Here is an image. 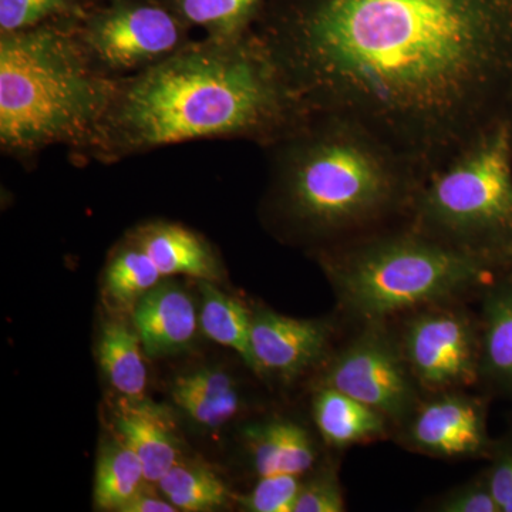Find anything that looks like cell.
<instances>
[{
	"label": "cell",
	"instance_id": "1",
	"mask_svg": "<svg viewBox=\"0 0 512 512\" xmlns=\"http://www.w3.org/2000/svg\"><path fill=\"white\" fill-rule=\"evenodd\" d=\"M255 32L306 113L366 128L423 181L512 117V0H269Z\"/></svg>",
	"mask_w": 512,
	"mask_h": 512
},
{
	"label": "cell",
	"instance_id": "28",
	"mask_svg": "<svg viewBox=\"0 0 512 512\" xmlns=\"http://www.w3.org/2000/svg\"><path fill=\"white\" fill-rule=\"evenodd\" d=\"M436 510L441 512H501L500 505L491 493L487 477L451 491L437 504Z\"/></svg>",
	"mask_w": 512,
	"mask_h": 512
},
{
	"label": "cell",
	"instance_id": "11",
	"mask_svg": "<svg viewBox=\"0 0 512 512\" xmlns=\"http://www.w3.org/2000/svg\"><path fill=\"white\" fill-rule=\"evenodd\" d=\"M251 339L256 372L293 380L325 357L332 328L322 320L258 311L252 313Z\"/></svg>",
	"mask_w": 512,
	"mask_h": 512
},
{
	"label": "cell",
	"instance_id": "21",
	"mask_svg": "<svg viewBox=\"0 0 512 512\" xmlns=\"http://www.w3.org/2000/svg\"><path fill=\"white\" fill-rule=\"evenodd\" d=\"M201 291L200 326L208 339L235 350L256 372L252 353V313L244 303L221 292L214 282L198 281Z\"/></svg>",
	"mask_w": 512,
	"mask_h": 512
},
{
	"label": "cell",
	"instance_id": "16",
	"mask_svg": "<svg viewBox=\"0 0 512 512\" xmlns=\"http://www.w3.org/2000/svg\"><path fill=\"white\" fill-rule=\"evenodd\" d=\"M171 397L195 423L208 429L224 426L241 409L234 379L211 367L178 376L171 386Z\"/></svg>",
	"mask_w": 512,
	"mask_h": 512
},
{
	"label": "cell",
	"instance_id": "30",
	"mask_svg": "<svg viewBox=\"0 0 512 512\" xmlns=\"http://www.w3.org/2000/svg\"><path fill=\"white\" fill-rule=\"evenodd\" d=\"M178 511L170 501L165 498L156 497V495L148 494L146 488L137 494L130 503L121 508V512H175Z\"/></svg>",
	"mask_w": 512,
	"mask_h": 512
},
{
	"label": "cell",
	"instance_id": "19",
	"mask_svg": "<svg viewBox=\"0 0 512 512\" xmlns=\"http://www.w3.org/2000/svg\"><path fill=\"white\" fill-rule=\"evenodd\" d=\"M481 375L512 389V282L493 286L484 299Z\"/></svg>",
	"mask_w": 512,
	"mask_h": 512
},
{
	"label": "cell",
	"instance_id": "26",
	"mask_svg": "<svg viewBox=\"0 0 512 512\" xmlns=\"http://www.w3.org/2000/svg\"><path fill=\"white\" fill-rule=\"evenodd\" d=\"M295 474H271L261 477L251 493L239 498L249 512H293L303 481Z\"/></svg>",
	"mask_w": 512,
	"mask_h": 512
},
{
	"label": "cell",
	"instance_id": "14",
	"mask_svg": "<svg viewBox=\"0 0 512 512\" xmlns=\"http://www.w3.org/2000/svg\"><path fill=\"white\" fill-rule=\"evenodd\" d=\"M116 429L143 463L148 484L158 480L178 463L180 446L167 417L156 407L141 402H128L116 416Z\"/></svg>",
	"mask_w": 512,
	"mask_h": 512
},
{
	"label": "cell",
	"instance_id": "8",
	"mask_svg": "<svg viewBox=\"0 0 512 512\" xmlns=\"http://www.w3.org/2000/svg\"><path fill=\"white\" fill-rule=\"evenodd\" d=\"M370 323L329 363L322 386L348 394L387 420L403 423L417 407V382L402 346Z\"/></svg>",
	"mask_w": 512,
	"mask_h": 512
},
{
	"label": "cell",
	"instance_id": "10",
	"mask_svg": "<svg viewBox=\"0 0 512 512\" xmlns=\"http://www.w3.org/2000/svg\"><path fill=\"white\" fill-rule=\"evenodd\" d=\"M406 439L416 450L444 458L477 457L490 446L483 403L446 393L417 406Z\"/></svg>",
	"mask_w": 512,
	"mask_h": 512
},
{
	"label": "cell",
	"instance_id": "13",
	"mask_svg": "<svg viewBox=\"0 0 512 512\" xmlns=\"http://www.w3.org/2000/svg\"><path fill=\"white\" fill-rule=\"evenodd\" d=\"M127 237L143 249L164 278L190 276L198 281H220L222 265L210 242L177 222L153 221L138 225Z\"/></svg>",
	"mask_w": 512,
	"mask_h": 512
},
{
	"label": "cell",
	"instance_id": "6",
	"mask_svg": "<svg viewBox=\"0 0 512 512\" xmlns=\"http://www.w3.org/2000/svg\"><path fill=\"white\" fill-rule=\"evenodd\" d=\"M406 221L431 238L512 265V117L431 173Z\"/></svg>",
	"mask_w": 512,
	"mask_h": 512
},
{
	"label": "cell",
	"instance_id": "23",
	"mask_svg": "<svg viewBox=\"0 0 512 512\" xmlns=\"http://www.w3.org/2000/svg\"><path fill=\"white\" fill-rule=\"evenodd\" d=\"M163 278L150 256L126 237L110 256L104 288L114 305L133 309Z\"/></svg>",
	"mask_w": 512,
	"mask_h": 512
},
{
	"label": "cell",
	"instance_id": "29",
	"mask_svg": "<svg viewBox=\"0 0 512 512\" xmlns=\"http://www.w3.org/2000/svg\"><path fill=\"white\" fill-rule=\"evenodd\" d=\"M485 477L501 512H512V446L498 454Z\"/></svg>",
	"mask_w": 512,
	"mask_h": 512
},
{
	"label": "cell",
	"instance_id": "24",
	"mask_svg": "<svg viewBox=\"0 0 512 512\" xmlns=\"http://www.w3.org/2000/svg\"><path fill=\"white\" fill-rule=\"evenodd\" d=\"M161 494L178 511H214L228 503L227 485L210 468L202 464L178 461L158 480Z\"/></svg>",
	"mask_w": 512,
	"mask_h": 512
},
{
	"label": "cell",
	"instance_id": "22",
	"mask_svg": "<svg viewBox=\"0 0 512 512\" xmlns=\"http://www.w3.org/2000/svg\"><path fill=\"white\" fill-rule=\"evenodd\" d=\"M148 483L143 463L123 440L101 448L94 480V503L101 510L121 511Z\"/></svg>",
	"mask_w": 512,
	"mask_h": 512
},
{
	"label": "cell",
	"instance_id": "18",
	"mask_svg": "<svg viewBox=\"0 0 512 512\" xmlns=\"http://www.w3.org/2000/svg\"><path fill=\"white\" fill-rule=\"evenodd\" d=\"M143 343L136 329L120 320L104 325L99 343V360L111 386L128 402H141L147 390V366Z\"/></svg>",
	"mask_w": 512,
	"mask_h": 512
},
{
	"label": "cell",
	"instance_id": "9",
	"mask_svg": "<svg viewBox=\"0 0 512 512\" xmlns=\"http://www.w3.org/2000/svg\"><path fill=\"white\" fill-rule=\"evenodd\" d=\"M400 346L417 384L433 392L470 386L481 375L480 333L466 313L421 312L407 322Z\"/></svg>",
	"mask_w": 512,
	"mask_h": 512
},
{
	"label": "cell",
	"instance_id": "25",
	"mask_svg": "<svg viewBox=\"0 0 512 512\" xmlns=\"http://www.w3.org/2000/svg\"><path fill=\"white\" fill-rule=\"evenodd\" d=\"M100 0H0V35L79 20Z\"/></svg>",
	"mask_w": 512,
	"mask_h": 512
},
{
	"label": "cell",
	"instance_id": "27",
	"mask_svg": "<svg viewBox=\"0 0 512 512\" xmlns=\"http://www.w3.org/2000/svg\"><path fill=\"white\" fill-rule=\"evenodd\" d=\"M345 498L338 476L333 470H323L303 481L293 512H342Z\"/></svg>",
	"mask_w": 512,
	"mask_h": 512
},
{
	"label": "cell",
	"instance_id": "12",
	"mask_svg": "<svg viewBox=\"0 0 512 512\" xmlns=\"http://www.w3.org/2000/svg\"><path fill=\"white\" fill-rule=\"evenodd\" d=\"M134 329L151 357L190 349L197 338L200 316L183 286L161 281L133 308Z\"/></svg>",
	"mask_w": 512,
	"mask_h": 512
},
{
	"label": "cell",
	"instance_id": "5",
	"mask_svg": "<svg viewBox=\"0 0 512 512\" xmlns=\"http://www.w3.org/2000/svg\"><path fill=\"white\" fill-rule=\"evenodd\" d=\"M319 254L346 311L369 323L476 288L511 266L431 238L406 220Z\"/></svg>",
	"mask_w": 512,
	"mask_h": 512
},
{
	"label": "cell",
	"instance_id": "20",
	"mask_svg": "<svg viewBox=\"0 0 512 512\" xmlns=\"http://www.w3.org/2000/svg\"><path fill=\"white\" fill-rule=\"evenodd\" d=\"M192 30L212 40H237L255 29L269 0H164Z\"/></svg>",
	"mask_w": 512,
	"mask_h": 512
},
{
	"label": "cell",
	"instance_id": "4",
	"mask_svg": "<svg viewBox=\"0 0 512 512\" xmlns=\"http://www.w3.org/2000/svg\"><path fill=\"white\" fill-rule=\"evenodd\" d=\"M119 80L94 66L76 20L0 35V150L30 167L52 147L80 163Z\"/></svg>",
	"mask_w": 512,
	"mask_h": 512
},
{
	"label": "cell",
	"instance_id": "2",
	"mask_svg": "<svg viewBox=\"0 0 512 512\" xmlns=\"http://www.w3.org/2000/svg\"><path fill=\"white\" fill-rule=\"evenodd\" d=\"M306 114L255 29L237 40L201 37L119 80L80 163L117 164L192 141H251L265 150Z\"/></svg>",
	"mask_w": 512,
	"mask_h": 512
},
{
	"label": "cell",
	"instance_id": "15",
	"mask_svg": "<svg viewBox=\"0 0 512 512\" xmlns=\"http://www.w3.org/2000/svg\"><path fill=\"white\" fill-rule=\"evenodd\" d=\"M249 453L259 477L271 474L302 476L318 458L315 441L301 424L291 420H271L245 430Z\"/></svg>",
	"mask_w": 512,
	"mask_h": 512
},
{
	"label": "cell",
	"instance_id": "3",
	"mask_svg": "<svg viewBox=\"0 0 512 512\" xmlns=\"http://www.w3.org/2000/svg\"><path fill=\"white\" fill-rule=\"evenodd\" d=\"M265 153L266 217L319 249L406 220L423 183L392 147L335 114H306Z\"/></svg>",
	"mask_w": 512,
	"mask_h": 512
},
{
	"label": "cell",
	"instance_id": "17",
	"mask_svg": "<svg viewBox=\"0 0 512 512\" xmlns=\"http://www.w3.org/2000/svg\"><path fill=\"white\" fill-rule=\"evenodd\" d=\"M313 417L322 439L336 448L376 439L386 431V417L332 387L322 386L316 393Z\"/></svg>",
	"mask_w": 512,
	"mask_h": 512
},
{
	"label": "cell",
	"instance_id": "7",
	"mask_svg": "<svg viewBox=\"0 0 512 512\" xmlns=\"http://www.w3.org/2000/svg\"><path fill=\"white\" fill-rule=\"evenodd\" d=\"M76 32L94 66L113 80L157 66L194 40L164 0H100L76 20Z\"/></svg>",
	"mask_w": 512,
	"mask_h": 512
}]
</instances>
